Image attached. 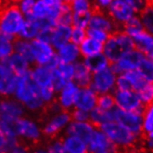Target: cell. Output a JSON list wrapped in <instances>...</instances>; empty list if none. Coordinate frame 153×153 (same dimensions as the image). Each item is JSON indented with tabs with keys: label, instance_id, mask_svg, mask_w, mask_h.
Returning <instances> with one entry per match:
<instances>
[{
	"label": "cell",
	"instance_id": "8992f818",
	"mask_svg": "<svg viewBox=\"0 0 153 153\" xmlns=\"http://www.w3.org/2000/svg\"><path fill=\"white\" fill-rule=\"evenodd\" d=\"M112 112L114 116V121L122 124L123 126L130 130L137 136L142 134V124L143 116L134 111H123L118 107L112 108Z\"/></svg>",
	"mask_w": 153,
	"mask_h": 153
},
{
	"label": "cell",
	"instance_id": "30bf717a",
	"mask_svg": "<svg viewBox=\"0 0 153 153\" xmlns=\"http://www.w3.org/2000/svg\"><path fill=\"white\" fill-rule=\"evenodd\" d=\"M108 7H109L108 8L109 14L117 23L122 26L134 14L133 7L122 0H111V4Z\"/></svg>",
	"mask_w": 153,
	"mask_h": 153
},
{
	"label": "cell",
	"instance_id": "9a60e30c",
	"mask_svg": "<svg viewBox=\"0 0 153 153\" xmlns=\"http://www.w3.org/2000/svg\"><path fill=\"white\" fill-rule=\"evenodd\" d=\"M145 58V54L142 53L140 50L134 48L127 53H125L124 55L117 61L119 68L121 69L122 73L124 71L137 69L138 64L140 63V61Z\"/></svg>",
	"mask_w": 153,
	"mask_h": 153
},
{
	"label": "cell",
	"instance_id": "f35d334b",
	"mask_svg": "<svg viewBox=\"0 0 153 153\" xmlns=\"http://www.w3.org/2000/svg\"><path fill=\"white\" fill-rule=\"evenodd\" d=\"M69 114L71 117V121L75 122H88L89 121V114L88 111L77 109V108H71L69 110Z\"/></svg>",
	"mask_w": 153,
	"mask_h": 153
},
{
	"label": "cell",
	"instance_id": "e0dca14e",
	"mask_svg": "<svg viewBox=\"0 0 153 153\" xmlns=\"http://www.w3.org/2000/svg\"><path fill=\"white\" fill-rule=\"evenodd\" d=\"M74 83L81 88L89 87L91 85L92 74L90 70L85 64V62H76L74 65Z\"/></svg>",
	"mask_w": 153,
	"mask_h": 153
},
{
	"label": "cell",
	"instance_id": "ba28073f",
	"mask_svg": "<svg viewBox=\"0 0 153 153\" xmlns=\"http://www.w3.org/2000/svg\"><path fill=\"white\" fill-rule=\"evenodd\" d=\"M25 114L24 107L16 98L6 97L0 100V120L15 121Z\"/></svg>",
	"mask_w": 153,
	"mask_h": 153
},
{
	"label": "cell",
	"instance_id": "277c9868",
	"mask_svg": "<svg viewBox=\"0 0 153 153\" xmlns=\"http://www.w3.org/2000/svg\"><path fill=\"white\" fill-rule=\"evenodd\" d=\"M24 21L22 11L16 4H10L0 10V33L17 34Z\"/></svg>",
	"mask_w": 153,
	"mask_h": 153
},
{
	"label": "cell",
	"instance_id": "60d3db41",
	"mask_svg": "<svg viewBox=\"0 0 153 153\" xmlns=\"http://www.w3.org/2000/svg\"><path fill=\"white\" fill-rule=\"evenodd\" d=\"M13 45L10 41L0 38V60L13 53Z\"/></svg>",
	"mask_w": 153,
	"mask_h": 153
},
{
	"label": "cell",
	"instance_id": "83f0119b",
	"mask_svg": "<svg viewBox=\"0 0 153 153\" xmlns=\"http://www.w3.org/2000/svg\"><path fill=\"white\" fill-rule=\"evenodd\" d=\"M38 32V25L35 21V18H33V19H26L18 34L21 38L23 39H33L36 37Z\"/></svg>",
	"mask_w": 153,
	"mask_h": 153
},
{
	"label": "cell",
	"instance_id": "8d00e7d4",
	"mask_svg": "<svg viewBox=\"0 0 153 153\" xmlns=\"http://www.w3.org/2000/svg\"><path fill=\"white\" fill-rule=\"evenodd\" d=\"M50 7H48L47 4H45L42 0H38L34 3L33 8V16L34 18H43L48 15Z\"/></svg>",
	"mask_w": 153,
	"mask_h": 153
},
{
	"label": "cell",
	"instance_id": "7bdbcfd3",
	"mask_svg": "<svg viewBox=\"0 0 153 153\" xmlns=\"http://www.w3.org/2000/svg\"><path fill=\"white\" fill-rule=\"evenodd\" d=\"M115 88L118 90H134L130 81L124 76L123 74H118L115 81Z\"/></svg>",
	"mask_w": 153,
	"mask_h": 153
},
{
	"label": "cell",
	"instance_id": "816d5d0a",
	"mask_svg": "<svg viewBox=\"0 0 153 153\" xmlns=\"http://www.w3.org/2000/svg\"><path fill=\"white\" fill-rule=\"evenodd\" d=\"M63 3H67V4H71V5H73V1L74 0H61Z\"/></svg>",
	"mask_w": 153,
	"mask_h": 153
},
{
	"label": "cell",
	"instance_id": "5b68a950",
	"mask_svg": "<svg viewBox=\"0 0 153 153\" xmlns=\"http://www.w3.org/2000/svg\"><path fill=\"white\" fill-rule=\"evenodd\" d=\"M115 105L123 111H134L143 116L145 106L134 90H113Z\"/></svg>",
	"mask_w": 153,
	"mask_h": 153
},
{
	"label": "cell",
	"instance_id": "1f68e13d",
	"mask_svg": "<svg viewBox=\"0 0 153 153\" xmlns=\"http://www.w3.org/2000/svg\"><path fill=\"white\" fill-rule=\"evenodd\" d=\"M91 12L89 10H80L74 11L73 15V27H79V28H86Z\"/></svg>",
	"mask_w": 153,
	"mask_h": 153
},
{
	"label": "cell",
	"instance_id": "f546056e",
	"mask_svg": "<svg viewBox=\"0 0 153 153\" xmlns=\"http://www.w3.org/2000/svg\"><path fill=\"white\" fill-rule=\"evenodd\" d=\"M123 74L131 82L133 85V89L136 92L139 91V90L148 83V81L144 79V77L140 74V73L137 69L126 71Z\"/></svg>",
	"mask_w": 153,
	"mask_h": 153
},
{
	"label": "cell",
	"instance_id": "f6af8a7d",
	"mask_svg": "<svg viewBox=\"0 0 153 153\" xmlns=\"http://www.w3.org/2000/svg\"><path fill=\"white\" fill-rule=\"evenodd\" d=\"M39 92H40V96L42 97V100L45 102H48L54 97V93H55V90H54L53 85L50 84V85H46V86L39 87Z\"/></svg>",
	"mask_w": 153,
	"mask_h": 153
},
{
	"label": "cell",
	"instance_id": "52a82bcc",
	"mask_svg": "<svg viewBox=\"0 0 153 153\" xmlns=\"http://www.w3.org/2000/svg\"><path fill=\"white\" fill-rule=\"evenodd\" d=\"M116 74L108 66L100 71H95L92 75L90 88L97 94L109 93L115 89Z\"/></svg>",
	"mask_w": 153,
	"mask_h": 153
},
{
	"label": "cell",
	"instance_id": "ffe728a7",
	"mask_svg": "<svg viewBox=\"0 0 153 153\" xmlns=\"http://www.w3.org/2000/svg\"><path fill=\"white\" fill-rule=\"evenodd\" d=\"M89 123L93 125L95 129H98L101 123L114 121V116L112 110H104L100 107H95L90 111Z\"/></svg>",
	"mask_w": 153,
	"mask_h": 153
},
{
	"label": "cell",
	"instance_id": "d6a6232c",
	"mask_svg": "<svg viewBox=\"0 0 153 153\" xmlns=\"http://www.w3.org/2000/svg\"><path fill=\"white\" fill-rule=\"evenodd\" d=\"M137 93L145 107L153 104V83L148 82Z\"/></svg>",
	"mask_w": 153,
	"mask_h": 153
},
{
	"label": "cell",
	"instance_id": "db71d44e",
	"mask_svg": "<svg viewBox=\"0 0 153 153\" xmlns=\"http://www.w3.org/2000/svg\"><path fill=\"white\" fill-rule=\"evenodd\" d=\"M146 4H148V5H150L151 7H153V0H147Z\"/></svg>",
	"mask_w": 153,
	"mask_h": 153
},
{
	"label": "cell",
	"instance_id": "e575fe53",
	"mask_svg": "<svg viewBox=\"0 0 153 153\" xmlns=\"http://www.w3.org/2000/svg\"><path fill=\"white\" fill-rule=\"evenodd\" d=\"M97 106L104 110H111L115 106V100L113 94L104 93L97 95Z\"/></svg>",
	"mask_w": 153,
	"mask_h": 153
},
{
	"label": "cell",
	"instance_id": "f1b7e54d",
	"mask_svg": "<svg viewBox=\"0 0 153 153\" xmlns=\"http://www.w3.org/2000/svg\"><path fill=\"white\" fill-rule=\"evenodd\" d=\"M138 13L144 30L153 35V7L146 4Z\"/></svg>",
	"mask_w": 153,
	"mask_h": 153
},
{
	"label": "cell",
	"instance_id": "d4e9b609",
	"mask_svg": "<svg viewBox=\"0 0 153 153\" xmlns=\"http://www.w3.org/2000/svg\"><path fill=\"white\" fill-rule=\"evenodd\" d=\"M62 141H63L64 152H71V153L87 152L86 144L76 137L67 136V137H62Z\"/></svg>",
	"mask_w": 153,
	"mask_h": 153
},
{
	"label": "cell",
	"instance_id": "836d02e7",
	"mask_svg": "<svg viewBox=\"0 0 153 153\" xmlns=\"http://www.w3.org/2000/svg\"><path fill=\"white\" fill-rule=\"evenodd\" d=\"M142 133L147 134L153 131V104L146 106L143 113Z\"/></svg>",
	"mask_w": 153,
	"mask_h": 153
},
{
	"label": "cell",
	"instance_id": "7c38bea8",
	"mask_svg": "<svg viewBox=\"0 0 153 153\" xmlns=\"http://www.w3.org/2000/svg\"><path fill=\"white\" fill-rule=\"evenodd\" d=\"M97 94L89 87L78 90L74 100V107L85 111H90L97 106Z\"/></svg>",
	"mask_w": 153,
	"mask_h": 153
},
{
	"label": "cell",
	"instance_id": "bcb514c9",
	"mask_svg": "<svg viewBox=\"0 0 153 153\" xmlns=\"http://www.w3.org/2000/svg\"><path fill=\"white\" fill-rule=\"evenodd\" d=\"M54 29H55V28H48V29L39 30V32H38L37 35H36V38L43 41V42L50 44L52 36H53Z\"/></svg>",
	"mask_w": 153,
	"mask_h": 153
},
{
	"label": "cell",
	"instance_id": "ee69618b",
	"mask_svg": "<svg viewBox=\"0 0 153 153\" xmlns=\"http://www.w3.org/2000/svg\"><path fill=\"white\" fill-rule=\"evenodd\" d=\"M36 0H22L21 10L22 12L26 16V19H33V8Z\"/></svg>",
	"mask_w": 153,
	"mask_h": 153
},
{
	"label": "cell",
	"instance_id": "4fadbf2b",
	"mask_svg": "<svg viewBox=\"0 0 153 153\" xmlns=\"http://www.w3.org/2000/svg\"><path fill=\"white\" fill-rule=\"evenodd\" d=\"M95 128L89 122H75L71 123L66 131L67 136L76 137L80 138L86 145L91 139Z\"/></svg>",
	"mask_w": 153,
	"mask_h": 153
},
{
	"label": "cell",
	"instance_id": "b9f144b4",
	"mask_svg": "<svg viewBox=\"0 0 153 153\" xmlns=\"http://www.w3.org/2000/svg\"><path fill=\"white\" fill-rule=\"evenodd\" d=\"M85 33H86L87 37L94 38V39L98 40L102 43H105V41L108 39V37H109V33H108L101 31V30H98V29L89 28V27L87 30H85Z\"/></svg>",
	"mask_w": 153,
	"mask_h": 153
},
{
	"label": "cell",
	"instance_id": "4316f807",
	"mask_svg": "<svg viewBox=\"0 0 153 153\" xmlns=\"http://www.w3.org/2000/svg\"><path fill=\"white\" fill-rule=\"evenodd\" d=\"M12 45H13V49L15 52L21 54L29 63H32V64L34 63L35 59L33 56L32 48L30 46V42L26 41L23 38H19L15 42H13Z\"/></svg>",
	"mask_w": 153,
	"mask_h": 153
},
{
	"label": "cell",
	"instance_id": "484cf974",
	"mask_svg": "<svg viewBox=\"0 0 153 153\" xmlns=\"http://www.w3.org/2000/svg\"><path fill=\"white\" fill-rule=\"evenodd\" d=\"M32 71V76L39 87H43L52 84L51 82V70L48 67L41 65L35 67Z\"/></svg>",
	"mask_w": 153,
	"mask_h": 153
},
{
	"label": "cell",
	"instance_id": "ac0fdd59",
	"mask_svg": "<svg viewBox=\"0 0 153 153\" xmlns=\"http://www.w3.org/2000/svg\"><path fill=\"white\" fill-rule=\"evenodd\" d=\"M78 90H79L78 86L73 81L67 82L66 85L63 86V88L60 90L61 93L59 98V101L64 111H69V110L73 107V105L74 104V100Z\"/></svg>",
	"mask_w": 153,
	"mask_h": 153
},
{
	"label": "cell",
	"instance_id": "d590c367",
	"mask_svg": "<svg viewBox=\"0 0 153 153\" xmlns=\"http://www.w3.org/2000/svg\"><path fill=\"white\" fill-rule=\"evenodd\" d=\"M51 82L55 92H59L66 85L67 81L62 76L58 68H55L51 70Z\"/></svg>",
	"mask_w": 153,
	"mask_h": 153
},
{
	"label": "cell",
	"instance_id": "681fc988",
	"mask_svg": "<svg viewBox=\"0 0 153 153\" xmlns=\"http://www.w3.org/2000/svg\"><path fill=\"white\" fill-rule=\"evenodd\" d=\"M42 1L45 4H47L48 7H53V6L61 3V0H42Z\"/></svg>",
	"mask_w": 153,
	"mask_h": 153
},
{
	"label": "cell",
	"instance_id": "5bb4252c",
	"mask_svg": "<svg viewBox=\"0 0 153 153\" xmlns=\"http://www.w3.org/2000/svg\"><path fill=\"white\" fill-rule=\"evenodd\" d=\"M35 62L39 65H45L54 55V49L48 43L43 42L39 39H33L30 42Z\"/></svg>",
	"mask_w": 153,
	"mask_h": 153
},
{
	"label": "cell",
	"instance_id": "cb8c5ba5",
	"mask_svg": "<svg viewBox=\"0 0 153 153\" xmlns=\"http://www.w3.org/2000/svg\"><path fill=\"white\" fill-rule=\"evenodd\" d=\"M85 64L87 66V68L90 70L91 73H95V71H100L108 67L110 64V62L104 54L100 52V53L94 54V55H91V56L85 57Z\"/></svg>",
	"mask_w": 153,
	"mask_h": 153
},
{
	"label": "cell",
	"instance_id": "2e32d148",
	"mask_svg": "<svg viewBox=\"0 0 153 153\" xmlns=\"http://www.w3.org/2000/svg\"><path fill=\"white\" fill-rule=\"evenodd\" d=\"M0 62L7 66L16 75H21L29 70V62L17 52L12 53L11 55L0 60Z\"/></svg>",
	"mask_w": 153,
	"mask_h": 153
},
{
	"label": "cell",
	"instance_id": "6da1fadb",
	"mask_svg": "<svg viewBox=\"0 0 153 153\" xmlns=\"http://www.w3.org/2000/svg\"><path fill=\"white\" fill-rule=\"evenodd\" d=\"M101 130L117 147L118 151H139L143 149L141 136H137L116 121H111L100 125Z\"/></svg>",
	"mask_w": 153,
	"mask_h": 153
},
{
	"label": "cell",
	"instance_id": "c3c4849f",
	"mask_svg": "<svg viewBox=\"0 0 153 153\" xmlns=\"http://www.w3.org/2000/svg\"><path fill=\"white\" fill-rule=\"evenodd\" d=\"M6 142H7V137H5V134L2 133V131L0 130V151H2L3 148L6 145Z\"/></svg>",
	"mask_w": 153,
	"mask_h": 153
},
{
	"label": "cell",
	"instance_id": "f907efd6",
	"mask_svg": "<svg viewBox=\"0 0 153 153\" xmlns=\"http://www.w3.org/2000/svg\"><path fill=\"white\" fill-rule=\"evenodd\" d=\"M111 0H97V3L100 6H101L102 7H108L111 4Z\"/></svg>",
	"mask_w": 153,
	"mask_h": 153
},
{
	"label": "cell",
	"instance_id": "9c48e42d",
	"mask_svg": "<svg viewBox=\"0 0 153 153\" xmlns=\"http://www.w3.org/2000/svg\"><path fill=\"white\" fill-rule=\"evenodd\" d=\"M89 152H117L115 144L100 129H95L91 139L87 144Z\"/></svg>",
	"mask_w": 153,
	"mask_h": 153
},
{
	"label": "cell",
	"instance_id": "ab89813d",
	"mask_svg": "<svg viewBox=\"0 0 153 153\" xmlns=\"http://www.w3.org/2000/svg\"><path fill=\"white\" fill-rule=\"evenodd\" d=\"M85 37H86V33L84 28L73 27V29H71V38H70L71 43H74L78 46V45H80L85 40Z\"/></svg>",
	"mask_w": 153,
	"mask_h": 153
},
{
	"label": "cell",
	"instance_id": "4dcf8cb0",
	"mask_svg": "<svg viewBox=\"0 0 153 153\" xmlns=\"http://www.w3.org/2000/svg\"><path fill=\"white\" fill-rule=\"evenodd\" d=\"M137 70L148 82L153 83V60L145 57L137 67Z\"/></svg>",
	"mask_w": 153,
	"mask_h": 153
},
{
	"label": "cell",
	"instance_id": "7a4b0ae2",
	"mask_svg": "<svg viewBox=\"0 0 153 153\" xmlns=\"http://www.w3.org/2000/svg\"><path fill=\"white\" fill-rule=\"evenodd\" d=\"M134 48L136 47L133 38L123 30H120L109 34L103 46V52L110 63H112Z\"/></svg>",
	"mask_w": 153,
	"mask_h": 153
},
{
	"label": "cell",
	"instance_id": "3957f363",
	"mask_svg": "<svg viewBox=\"0 0 153 153\" xmlns=\"http://www.w3.org/2000/svg\"><path fill=\"white\" fill-rule=\"evenodd\" d=\"M15 96L17 100L24 106L30 101L41 97L39 86L33 80L31 70L26 71L21 75H18Z\"/></svg>",
	"mask_w": 153,
	"mask_h": 153
},
{
	"label": "cell",
	"instance_id": "8fae6325",
	"mask_svg": "<svg viewBox=\"0 0 153 153\" xmlns=\"http://www.w3.org/2000/svg\"><path fill=\"white\" fill-rule=\"evenodd\" d=\"M18 75L7 66L0 62V94L10 96L15 92Z\"/></svg>",
	"mask_w": 153,
	"mask_h": 153
},
{
	"label": "cell",
	"instance_id": "7402d4cb",
	"mask_svg": "<svg viewBox=\"0 0 153 153\" xmlns=\"http://www.w3.org/2000/svg\"><path fill=\"white\" fill-rule=\"evenodd\" d=\"M103 43L91 37H85V40L80 44V52L83 57H88L97 53L103 51Z\"/></svg>",
	"mask_w": 153,
	"mask_h": 153
},
{
	"label": "cell",
	"instance_id": "74e56055",
	"mask_svg": "<svg viewBox=\"0 0 153 153\" xmlns=\"http://www.w3.org/2000/svg\"><path fill=\"white\" fill-rule=\"evenodd\" d=\"M58 70L60 71V74H62V76L64 77V79L67 81V82L73 81L74 74V65L73 64L68 63V62L60 61L59 66H58Z\"/></svg>",
	"mask_w": 153,
	"mask_h": 153
},
{
	"label": "cell",
	"instance_id": "d6986e66",
	"mask_svg": "<svg viewBox=\"0 0 153 153\" xmlns=\"http://www.w3.org/2000/svg\"><path fill=\"white\" fill-rule=\"evenodd\" d=\"M71 29L73 28L71 26L62 25V24H58L55 27L50 43L54 47V48L59 50L62 46H64L66 43L70 41Z\"/></svg>",
	"mask_w": 153,
	"mask_h": 153
},
{
	"label": "cell",
	"instance_id": "7dc6e473",
	"mask_svg": "<svg viewBox=\"0 0 153 153\" xmlns=\"http://www.w3.org/2000/svg\"><path fill=\"white\" fill-rule=\"evenodd\" d=\"M91 7V3L89 0H74L73 1V11L89 10Z\"/></svg>",
	"mask_w": 153,
	"mask_h": 153
},
{
	"label": "cell",
	"instance_id": "603a6c76",
	"mask_svg": "<svg viewBox=\"0 0 153 153\" xmlns=\"http://www.w3.org/2000/svg\"><path fill=\"white\" fill-rule=\"evenodd\" d=\"M80 54V49L77 45L74 43H66L58 50V56L62 62L71 63L76 60Z\"/></svg>",
	"mask_w": 153,
	"mask_h": 153
},
{
	"label": "cell",
	"instance_id": "f5cc1de1",
	"mask_svg": "<svg viewBox=\"0 0 153 153\" xmlns=\"http://www.w3.org/2000/svg\"><path fill=\"white\" fill-rule=\"evenodd\" d=\"M6 1L10 2V4H13V3H17V2H19V1H22V0H6Z\"/></svg>",
	"mask_w": 153,
	"mask_h": 153
},
{
	"label": "cell",
	"instance_id": "44dd1931",
	"mask_svg": "<svg viewBox=\"0 0 153 153\" xmlns=\"http://www.w3.org/2000/svg\"><path fill=\"white\" fill-rule=\"evenodd\" d=\"M134 42V47L142 53L146 54L150 48H153V35L145 30H141L131 35Z\"/></svg>",
	"mask_w": 153,
	"mask_h": 153
}]
</instances>
